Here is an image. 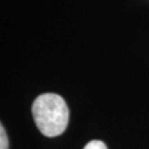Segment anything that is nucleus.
Wrapping results in <instances>:
<instances>
[{
    "label": "nucleus",
    "mask_w": 149,
    "mask_h": 149,
    "mask_svg": "<svg viewBox=\"0 0 149 149\" xmlns=\"http://www.w3.org/2000/svg\"><path fill=\"white\" fill-rule=\"evenodd\" d=\"M83 149H107V147L102 140H91Z\"/></svg>",
    "instance_id": "7ed1b4c3"
},
{
    "label": "nucleus",
    "mask_w": 149,
    "mask_h": 149,
    "mask_svg": "<svg viewBox=\"0 0 149 149\" xmlns=\"http://www.w3.org/2000/svg\"><path fill=\"white\" fill-rule=\"evenodd\" d=\"M69 107L63 97L54 93L39 95L32 104V116L38 129L47 137H56L69 124Z\"/></svg>",
    "instance_id": "f257e3e1"
},
{
    "label": "nucleus",
    "mask_w": 149,
    "mask_h": 149,
    "mask_svg": "<svg viewBox=\"0 0 149 149\" xmlns=\"http://www.w3.org/2000/svg\"><path fill=\"white\" fill-rule=\"evenodd\" d=\"M0 149H9V140L3 125H0Z\"/></svg>",
    "instance_id": "f03ea898"
}]
</instances>
